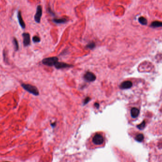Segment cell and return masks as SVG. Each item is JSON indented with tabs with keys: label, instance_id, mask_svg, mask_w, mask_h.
Segmentation results:
<instances>
[{
	"label": "cell",
	"instance_id": "19",
	"mask_svg": "<svg viewBox=\"0 0 162 162\" xmlns=\"http://www.w3.org/2000/svg\"><path fill=\"white\" fill-rule=\"evenodd\" d=\"M32 40L34 43H39L40 41V39L38 36H35L33 37Z\"/></svg>",
	"mask_w": 162,
	"mask_h": 162
},
{
	"label": "cell",
	"instance_id": "16",
	"mask_svg": "<svg viewBox=\"0 0 162 162\" xmlns=\"http://www.w3.org/2000/svg\"><path fill=\"white\" fill-rule=\"evenodd\" d=\"M145 126H146V122L144 121L142 122L140 124L137 125V128L138 129H140V130H142V129H143L144 128H145Z\"/></svg>",
	"mask_w": 162,
	"mask_h": 162
},
{
	"label": "cell",
	"instance_id": "13",
	"mask_svg": "<svg viewBox=\"0 0 162 162\" xmlns=\"http://www.w3.org/2000/svg\"><path fill=\"white\" fill-rule=\"evenodd\" d=\"M138 21L143 25H146L148 24V20L143 17H140V18H139Z\"/></svg>",
	"mask_w": 162,
	"mask_h": 162
},
{
	"label": "cell",
	"instance_id": "2",
	"mask_svg": "<svg viewBox=\"0 0 162 162\" xmlns=\"http://www.w3.org/2000/svg\"><path fill=\"white\" fill-rule=\"evenodd\" d=\"M21 86L24 88V90L27 91L30 94L35 96H38L39 95V91L36 86L32 85L29 84H26V83H22Z\"/></svg>",
	"mask_w": 162,
	"mask_h": 162
},
{
	"label": "cell",
	"instance_id": "3",
	"mask_svg": "<svg viewBox=\"0 0 162 162\" xmlns=\"http://www.w3.org/2000/svg\"><path fill=\"white\" fill-rule=\"evenodd\" d=\"M58 58L56 57H51L45 58L42 60V63L47 66L52 67L54 66L55 64L58 62Z\"/></svg>",
	"mask_w": 162,
	"mask_h": 162
},
{
	"label": "cell",
	"instance_id": "10",
	"mask_svg": "<svg viewBox=\"0 0 162 162\" xmlns=\"http://www.w3.org/2000/svg\"><path fill=\"white\" fill-rule=\"evenodd\" d=\"M134 138L135 139V140L138 142H143L144 139H145V136L142 133H137L134 136Z\"/></svg>",
	"mask_w": 162,
	"mask_h": 162
},
{
	"label": "cell",
	"instance_id": "17",
	"mask_svg": "<svg viewBox=\"0 0 162 162\" xmlns=\"http://www.w3.org/2000/svg\"><path fill=\"white\" fill-rule=\"evenodd\" d=\"M3 60L4 62L6 63H8V60L7 58V51L5 50L3 51Z\"/></svg>",
	"mask_w": 162,
	"mask_h": 162
},
{
	"label": "cell",
	"instance_id": "9",
	"mask_svg": "<svg viewBox=\"0 0 162 162\" xmlns=\"http://www.w3.org/2000/svg\"><path fill=\"white\" fill-rule=\"evenodd\" d=\"M133 85L132 82L131 81H127L123 82L120 86V88L122 89H127L130 88Z\"/></svg>",
	"mask_w": 162,
	"mask_h": 162
},
{
	"label": "cell",
	"instance_id": "8",
	"mask_svg": "<svg viewBox=\"0 0 162 162\" xmlns=\"http://www.w3.org/2000/svg\"><path fill=\"white\" fill-rule=\"evenodd\" d=\"M17 18H18V21H19V23L20 27H21L22 28L24 29L26 27V25H25V23L24 20H23V18L22 17L21 13L20 11H19L18 13Z\"/></svg>",
	"mask_w": 162,
	"mask_h": 162
},
{
	"label": "cell",
	"instance_id": "11",
	"mask_svg": "<svg viewBox=\"0 0 162 162\" xmlns=\"http://www.w3.org/2000/svg\"><path fill=\"white\" fill-rule=\"evenodd\" d=\"M131 117L135 119L137 118L139 114V110L136 108H133L131 109Z\"/></svg>",
	"mask_w": 162,
	"mask_h": 162
},
{
	"label": "cell",
	"instance_id": "20",
	"mask_svg": "<svg viewBox=\"0 0 162 162\" xmlns=\"http://www.w3.org/2000/svg\"><path fill=\"white\" fill-rule=\"evenodd\" d=\"M47 12H48L49 14H50L51 15H52L54 16V15H55V14H54V12L52 11L51 9L50 8V7H48V8H47Z\"/></svg>",
	"mask_w": 162,
	"mask_h": 162
},
{
	"label": "cell",
	"instance_id": "6",
	"mask_svg": "<svg viewBox=\"0 0 162 162\" xmlns=\"http://www.w3.org/2000/svg\"><path fill=\"white\" fill-rule=\"evenodd\" d=\"M23 39V44L25 47L28 46L30 43V37L28 33H23L22 34Z\"/></svg>",
	"mask_w": 162,
	"mask_h": 162
},
{
	"label": "cell",
	"instance_id": "12",
	"mask_svg": "<svg viewBox=\"0 0 162 162\" xmlns=\"http://www.w3.org/2000/svg\"><path fill=\"white\" fill-rule=\"evenodd\" d=\"M150 26L154 28L162 27V22L159 21H154L151 23Z\"/></svg>",
	"mask_w": 162,
	"mask_h": 162
},
{
	"label": "cell",
	"instance_id": "22",
	"mask_svg": "<svg viewBox=\"0 0 162 162\" xmlns=\"http://www.w3.org/2000/svg\"><path fill=\"white\" fill-rule=\"evenodd\" d=\"M158 146H159V148H162V140H160L159 142H158Z\"/></svg>",
	"mask_w": 162,
	"mask_h": 162
},
{
	"label": "cell",
	"instance_id": "18",
	"mask_svg": "<svg viewBox=\"0 0 162 162\" xmlns=\"http://www.w3.org/2000/svg\"><path fill=\"white\" fill-rule=\"evenodd\" d=\"M95 47V44L94 42H91V43H90L89 44H88V45H87L86 47L89 48V49H93Z\"/></svg>",
	"mask_w": 162,
	"mask_h": 162
},
{
	"label": "cell",
	"instance_id": "1",
	"mask_svg": "<svg viewBox=\"0 0 162 162\" xmlns=\"http://www.w3.org/2000/svg\"><path fill=\"white\" fill-rule=\"evenodd\" d=\"M105 136L101 133H96L94 135L90 142H89V148H94L103 147L105 143Z\"/></svg>",
	"mask_w": 162,
	"mask_h": 162
},
{
	"label": "cell",
	"instance_id": "14",
	"mask_svg": "<svg viewBox=\"0 0 162 162\" xmlns=\"http://www.w3.org/2000/svg\"><path fill=\"white\" fill-rule=\"evenodd\" d=\"M13 44H14V48L16 51H17L19 49V43L18 41L17 40V39L15 38H14L13 40Z\"/></svg>",
	"mask_w": 162,
	"mask_h": 162
},
{
	"label": "cell",
	"instance_id": "21",
	"mask_svg": "<svg viewBox=\"0 0 162 162\" xmlns=\"http://www.w3.org/2000/svg\"><path fill=\"white\" fill-rule=\"evenodd\" d=\"M90 100H91V98L90 97H87V98H86L85 99L84 101V102H83V104L84 105L86 104L87 103H88L89 101H90Z\"/></svg>",
	"mask_w": 162,
	"mask_h": 162
},
{
	"label": "cell",
	"instance_id": "4",
	"mask_svg": "<svg viewBox=\"0 0 162 162\" xmlns=\"http://www.w3.org/2000/svg\"><path fill=\"white\" fill-rule=\"evenodd\" d=\"M42 15V8L41 5H39L37 8L36 13L34 16V20L37 23H40Z\"/></svg>",
	"mask_w": 162,
	"mask_h": 162
},
{
	"label": "cell",
	"instance_id": "23",
	"mask_svg": "<svg viewBox=\"0 0 162 162\" xmlns=\"http://www.w3.org/2000/svg\"><path fill=\"white\" fill-rule=\"evenodd\" d=\"M94 106L96 108H98L100 106V105L98 103H95Z\"/></svg>",
	"mask_w": 162,
	"mask_h": 162
},
{
	"label": "cell",
	"instance_id": "25",
	"mask_svg": "<svg viewBox=\"0 0 162 162\" xmlns=\"http://www.w3.org/2000/svg\"></svg>",
	"mask_w": 162,
	"mask_h": 162
},
{
	"label": "cell",
	"instance_id": "15",
	"mask_svg": "<svg viewBox=\"0 0 162 162\" xmlns=\"http://www.w3.org/2000/svg\"><path fill=\"white\" fill-rule=\"evenodd\" d=\"M53 20L54 23L57 24L65 23L67 22V20L66 19H54Z\"/></svg>",
	"mask_w": 162,
	"mask_h": 162
},
{
	"label": "cell",
	"instance_id": "5",
	"mask_svg": "<svg viewBox=\"0 0 162 162\" xmlns=\"http://www.w3.org/2000/svg\"><path fill=\"white\" fill-rule=\"evenodd\" d=\"M84 78L88 81H93L96 80V77L94 73L90 72H87L84 74Z\"/></svg>",
	"mask_w": 162,
	"mask_h": 162
},
{
	"label": "cell",
	"instance_id": "7",
	"mask_svg": "<svg viewBox=\"0 0 162 162\" xmlns=\"http://www.w3.org/2000/svg\"><path fill=\"white\" fill-rule=\"evenodd\" d=\"M55 67L57 69H61V68H71L73 67V65H71L69 64H68L67 63H63V62H57L55 65Z\"/></svg>",
	"mask_w": 162,
	"mask_h": 162
},
{
	"label": "cell",
	"instance_id": "24",
	"mask_svg": "<svg viewBox=\"0 0 162 162\" xmlns=\"http://www.w3.org/2000/svg\"><path fill=\"white\" fill-rule=\"evenodd\" d=\"M159 162H162V154H160V155L159 157Z\"/></svg>",
	"mask_w": 162,
	"mask_h": 162
}]
</instances>
